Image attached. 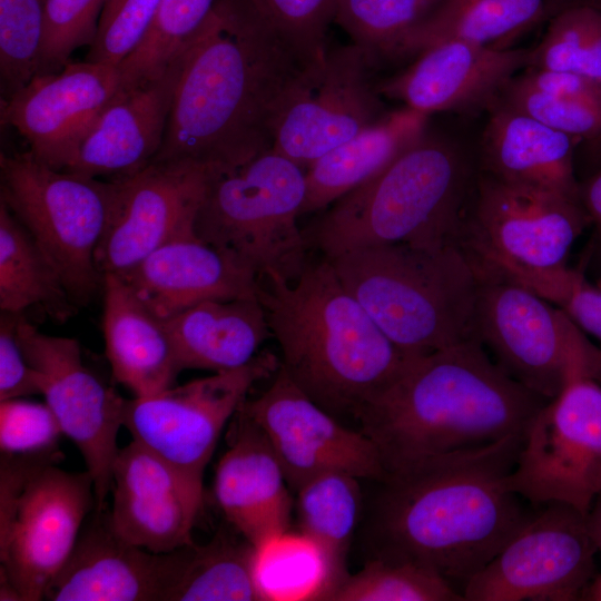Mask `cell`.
Wrapping results in <instances>:
<instances>
[{"label": "cell", "mask_w": 601, "mask_h": 601, "mask_svg": "<svg viewBox=\"0 0 601 601\" xmlns=\"http://www.w3.org/2000/svg\"><path fill=\"white\" fill-rule=\"evenodd\" d=\"M312 62L248 0H217L183 49L164 142L152 162L185 161L219 176L272 150Z\"/></svg>", "instance_id": "cell-1"}, {"label": "cell", "mask_w": 601, "mask_h": 601, "mask_svg": "<svg viewBox=\"0 0 601 601\" xmlns=\"http://www.w3.org/2000/svg\"><path fill=\"white\" fill-rule=\"evenodd\" d=\"M523 436L388 472L374 503L373 558L430 569L462 593L532 513L508 484Z\"/></svg>", "instance_id": "cell-2"}, {"label": "cell", "mask_w": 601, "mask_h": 601, "mask_svg": "<svg viewBox=\"0 0 601 601\" xmlns=\"http://www.w3.org/2000/svg\"><path fill=\"white\" fill-rule=\"evenodd\" d=\"M548 401L470 337L414 359L358 420L388 473L523 435Z\"/></svg>", "instance_id": "cell-3"}, {"label": "cell", "mask_w": 601, "mask_h": 601, "mask_svg": "<svg viewBox=\"0 0 601 601\" xmlns=\"http://www.w3.org/2000/svg\"><path fill=\"white\" fill-rule=\"evenodd\" d=\"M257 296L279 345L280 366L334 416L358 418L417 358L387 338L325 257L308 263L294 282L260 279Z\"/></svg>", "instance_id": "cell-4"}, {"label": "cell", "mask_w": 601, "mask_h": 601, "mask_svg": "<svg viewBox=\"0 0 601 601\" xmlns=\"http://www.w3.org/2000/svg\"><path fill=\"white\" fill-rule=\"evenodd\" d=\"M479 170L453 142L426 130L304 228L307 247L332 258L386 244L460 246Z\"/></svg>", "instance_id": "cell-5"}, {"label": "cell", "mask_w": 601, "mask_h": 601, "mask_svg": "<svg viewBox=\"0 0 601 601\" xmlns=\"http://www.w3.org/2000/svg\"><path fill=\"white\" fill-rule=\"evenodd\" d=\"M327 259L348 293L406 355L421 357L476 337L480 276L461 246L386 244Z\"/></svg>", "instance_id": "cell-6"}, {"label": "cell", "mask_w": 601, "mask_h": 601, "mask_svg": "<svg viewBox=\"0 0 601 601\" xmlns=\"http://www.w3.org/2000/svg\"><path fill=\"white\" fill-rule=\"evenodd\" d=\"M60 455L1 453V600L45 599L96 506L90 473L59 469Z\"/></svg>", "instance_id": "cell-7"}, {"label": "cell", "mask_w": 601, "mask_h": 601, "mask_svg": "<svg viewBox=\"0 0 601 601\" xmlns=\"http://www.w3.org/2000/svg\"><path fill=\"white\" fill-rule=\"evenodd\" d=\"M305 194V169L268 150L210 181L195 233L235 257L258 280L278 276L294 282L308 264L297 224Z\"/></svg>", "instance_id": "cell-8"}, {"label": "cell", "mask_w": 601, "mask_h": 601, "mask_svg": "<svg viewBox=\"0 0 601 601\" xmlns=\"http://www.w3.org/2000/svg\"><path fill=\"white\" fill-rule=\"evenodd\" d=\"M3 201L56 267L71 300L85 306L102 285L96 252L116 180L55 169L29 151L0 156Z\"/></svg>", "instance_id": "cell-9"}, {"label": "cell", "mask_w": 601, "mask_h": 601, "mask_svg": "<svg viewBox=\"0 0 601 601\" xmlns=\"http://www.w3.org/2000/svg\"><path fill=\"white\" fill-rule=\"evenodd\" d=\"M474 332L510 377L546 400L574 377L601 383V348L562 309L518 283L480 274Z\"/></svg>", "instance_id": "cell-10"}, {"label": "cell", "mask_w": 601, "mask_h": 601, "mask_svg": "<svg viewBox=\"0 0 601 601\" xmlns=\"http://www.w3.org/2000/svg\"><path fill=\"white\" fill-rule=\"evenodd\" d=\"M588 226L579 200L479 170L460 246L479 273L558 269Z\"/></svg>", "instance_id": "cell-11"}, {"label": "cell", "mask_w": 601, "mask_h": 601, "mask_svg": "<svg viewBox=\"0 0 601 601\" xmlns=\"http://www.w3.org/2000/svg\"><path fill=\"white\" fill-rule=\"evenodd\" d=\"M535 508L568 504L588 515L601 494V383L579 376L528 425L508 477Z\"/></svg>", "instance_id": "cell-12"}, {"label": "cell", "mask_w": 601, "mask_h": 601, "mask_svg": "<svg viewBox=\"0 0 601 601\" xmlns=\"http://www.w3.org/2000/svg\"><path fill=\"white\" fill-rule=\"evenodd\" d=\"M464 587V601H575L595 577L587 515L563 503L538 506Z\"/></svg>", "instance_id": "cell-13"}, {"label": "cell", "mask_w": 601, "mask_h": 601, "mask_svg": "<svg viewBox=\"0 0 601 601\" xmlns=\"http://www.w3.org/2000/svg\"><path fill=\"white\" fill-rule=\"evenodd\" d=\"M280 362L258 353L248 364L171 386L148 397L127 400L122 426L132 440L179 470L203 479L217 441L259 381Z\"/></svg>", "instance_id": "cell-14"}, {"label": "cell", "mask_w": 601, "mask_h": 601, "mask_svg": "<svg viewBox=\"0 0 601 601\" xmlns=\"http://www.w3.org/2000/svg\"><path fill=\"white\" fill-rule=\"evenodd\" d=\"M16 334L29 364L41 376L47 405L83 457L93 481L95 510L102 511L112 487L127 400L83 364L75 338L45 334L23 314H17Z\"/></svg>", "instance_id": "cell-15"}, {"label": "cell", "mask_w": 601, "mask_h": 601, "mask_svg": "<svg viewBox=\"0 0 601 601\" xmlns=\"http://www.w3.org/2000/svg\"><path fill=\"white\" fill-rule=\"evenodd\" d=\"M378 66L358 46L327 49L304 71L285 109L273 150L306 169L386 112Z\"/></svg>", "instance_id": "cell-16"}, {"label": "cell", "mask_w": 601, "mask_h": 601, "mask_svg": "<svg viewBox=\"0 0 601 601\" xmlns=\"http://www.w3.org/2000/svg\"><path fill=\"white\" fill-rule=\"evenodd\" d=\"M239 408L265 434L294 491L328 472L376 482L387 474L373 441L362 431L343 426L311 400L282 366L266 391L245 400Z\"/></svg>", "instance_id": "cell-17"}, {"label": "cell", "mask_w": 601, "mask_h": 601, "mask_svg": "<svg viewBox=\"0 0 601 601\" xmlns=\"http://www.w3.org/2000/svg\"><path fill=\"white\" fill-rule=\"evenodd\" d=\"M216 176L195 164L164 161L116 180L115 203L96 252L101 276L125 273L160 246L196 235L198 209Z\"/></svg>", "instance_id": "cell-18"}, {"label": "cell", "mask_w": 601, "mask_h": 601, "mask_svg": "<svg viewBox=\"0 0 601 601\" xmlns=\"http://www.w3.org/2000/svg\"><path fill=\"white\" fill-rule=\"evenodd\" d=\"M119 87L118 66L69 61L1 99V124L23 137L36 159L62 170Z\"/></svg>", "instance_id": "cell-19"}, {"label": "cell", "mask_w": 601, "mask_h": 601, "mask_svg": "<svg viewBox=\"0 0 601 601\" xmlns=\"http://www.w3.org/2000/svg\"><path fill=\"white\" fill-rule=\"evenodd\" d=\"M111 491L108 521L121 540L154 553L195 543L193 528L203 506V479L132 440L119 449Z\"/></svg>", "instance_id": "cell-20"}, {"label": "cell", "mask_w": 601, "mask_h": 601, "mask_svg": "<svg viewBox=\"0 0 601 601\" xmlns=\"http://www.w3.org/2000/svg\"><path fill=\"white\" fill-rule=\"evenodd\" d=\"M190 545V544H189ZM188 545L154 553L121 540L95 510L68 560L48 585L51 601H167Z\"/></svg>", "instance_id": "cell-21"}, {"label": "cell", "mask_w": 601, "mask_h": 601, "mask_svg": "<svg viewBox=\"0 0 601 601\" xmlns=\"http://www.w3.org/2000/svg\"><path fill=\"white\" fill-rule=\"evenodd\" d=\"M531 49L491 48L462 40L432 45L401 73L378 83L383 97L430 116L492 107L526 68Z\"/></svg>", "instance_id": "cell-22"}, {"label": "cell", "mask_w": 601, "mask_h": 601, "mask_svg": "<svg viewBox=\"0 0 601 601\" xmlns=\"http://www.w3.org/2000/svg\"><path fill=\"white\" fill-rule=\"evenodd\" d=\"M181 52L159 76L120 88L62 170L119 180L150 165L164 142Z\"/></svg>", "instance_id": "cell-23"}, {"label": "cell", "mask_w": 601, "mask_h": 601, "mask_svg": "<svg viewBox=\"0 0 601 601\" xmlns=\"http://www.w3.org/2000/svg\"><path fill=\"white\" fill-rule=\"evenodd\" d=\"M228 436L216 467L215 500L234 530L257 548L288 531L289 486L265 434L240 408Z\"/></svg>", "instance_id": "cell-24"}, {"label": "cell", "mask_w": 601, "mask_h": 601, "mask_svg": "<svg viewBox=\"0 0 601 601\" xmlns=\"http://www.w3.org/2000/svg\"><path fill=\"white\" fill-rule=\"evenodd\" d=\"M159 318L208 299L258 297L257 276L197 235L171 240L118 275Z\"/></svg>", "instance_id": "cell-25"}, {"label": "cell", "mask_w": 601, "mask_h": 601, "mask_svg": "<svg viewBox=\"0 0 601 601\" xmlns=\"http://www.w3.org/2000/svg\"><path fill=\"white\" fill-rule=\"evenodd\" d=\"M102 332L115 380L135 397L165 391L183 371L164 319L115 274L102 276Z\"/></svg>", "instance_id": "cell-26"}, {"label": "cell", "mask_w": 601, "mask_h": 601, "mask_svg": "<svg viewBox=\"0 0 601 601\" xmlns=\"http://www.w3.org/2000/svg\"><path fill=\"white\" fill-rule=\"evenodd\" d=\"M491 111L479 169L504 181L580 201L573 161L575 138L499 102Z\"/></svg>", "instance_id": "cell-27"}, {"label": "cell", "mask_w": 601, "mask_h": 601, "mask_svg": "<svg viewBox=\"0 0 601 601\" xmlns=\"http://www.w3.org/2000/svg\"><path fill=\"white\" fill-rule=\"evenodd\" d=\"M164 322L183 370L242 367L272 336L258 297L204 300Z\"/></svg>", "instance_id": "cell-28"}, {"label": "cell", "mask_w": 601, "mask_h": 601, "mask_svg": "<svg viewBox=\"0 0 601 601\" xmlns=\"http://www.w3.org/2000/svg\"><path fill=\"white\" fill-rule=\"evenodd\" d=\"M427 118L406 106L386 112L311 164L300 216L328 207L385 169L426 132Z\"/></svg>", "instance_id": "cell-29"}, {"label": "cell", "mask_w": 601, "mask_h": 601, "mask_svg": "<svg viewBox=\"0 0 601 601\" xmlns=\"http://www.w3.org/2000/svg\"><path fill=\"white\" fill-rule=\"evenodd\" d=\"M558 10L556 0H442L407 38L400 59L444 40L503 49Z\"/></svg>", "instance_id": "cell-30"}, {"label": "cell", "mask_w": 601, "mask_h": 601, "mask_svg": "<svg viewBox=\"0 0 601 601\" xmlns=\"http://www.w3.org/2000/svg\"><path fill=\"white\" fill-rule=\"evenodd\" d=\"M33 307L66 321L76 305L51 260L0 200V308L23 314Z\"/></svg>", "instance_id": "cell-31"}, {"label": "cell", "mask_w": 601, "mask_h": 601, "mask_svg": "<svg viewBox=\"0 0 601 601\" xmlns=\"http://www.w3.org/2000/svg\"><path fill=\"white\" fill-rule=\"evenodd\" d=\"M358 480L352 474L328 472L296 491L300 533L318 546L327 564L328 591L324 600L348 575L346 558L362 509Z\"/></svg>", "instance_id": "cell-32"}, {"label": "cell", "mask_w": 601, "mask_h": 601, "mask_svg": "<svg viewBox=\"0 0 601 601\" xmlns=\"http://www.w3.org/2000/svg\"><path fill=\"white\" fill-rule=\"evenodd\" d=\"M255 546L219 531L204 545L187 546L167 601H262L254 580Z\"/></svg>", "instance_id": "cell-33"}, {"label": "cell", "mask_w": 601, "mask_h": 601, "mask_svg": "<svg viewBox=\"0 0 601 601\" xmlns=\"http://www.w3.org/2000/svg\"><path fill=\"white\" fill-rule=\"evenodd\" d=\"M253 572L262 601L324 600L328 591L326 561L302 533L286 531L255 548Z\"/></svg>", "instance_id": "cell-34"}, {"label": "cell", "mask_w": 601, "mask_h": 601, "mask_svg": "<svg viewBox=\"0 0 601 601\" xmlns=\"http://www.w3.org/2000/svg\"><path fill=\"white\" fill-rule=\"evenodd\" d=\"M442 0H338L335 20L380 66L400 59L411 33Z\"/></svg>", "instance_id": "cell-35"}, {"label": "cell", "mask_w": 601, "mask_h": 601, "mask_svg": "<svg viewBox=\"0 0 601 601\" xmlns=\"http://www.w3.org/2000/svg\"><path fill=\"white\" fill-rule=\"evenodd\" d=\"M217 0H161L139 46L118 66L120 88L162 73L201 28Z\"/></svg>", "instance_id": "cell-36"}, {"label": "cell", "mask_w": 601, "mask_h": 601, "mask_svg": "<svg viewBox=\"0 0 601 601\" xmlns=\"http://www.w3.org/2000/svg\"><path fill=\"white\" fill-rule=\"evenodd\" d=\"M526 68L572 72L601 83V8H560L541 42L530 50Z\"/></svg>", "instance_id": "cell-37"}, {"label": "cell", "mask_w": 601, "mask_h": 601, "mask_svg": "<svg viewBox=\"0 0 601 601\" xmlns=\"http://www.w3.org/2000/svg\"><path fill=\"white\" fill-rule=\"evenodd\" d=\"M464 601L436 572L410 562L372 558L328 595L327 601Z\"/></svg>", "instance_id": "cell-38"}, {"label": "cell", "mask_w": 601, "mask_h": 601, "mask_svg": "<svg viewBox=\"0 0 601 601\" xmlns=\"http://www.w3.org/2000/svg\"><path fill=\"white\" fill-rule=\"evenodd\" d=\"M47 0H0L1 99L38 75Z\"/></svg>", "instance_id": "cell-39"}, {"label": "cell", "mask_w": 601, "mask_h": 601, "mask_svg": "<svg viewBox=\"0 0 601 601\" xmlns=\"http://www.w3.org/2000/svg\"><path fill=\"white\" fill-rule=\"evenodd\" d=\"M493 275L540 295L601 343V285L591 284L581 270L569 266L550 270L505 268Z\"/></svg>", "instance_id": "cell-40"}, {"label": "cell", "mask_w": 601, "mask_h": 601, "mask_svg": "<svg viewBox=\"0 0 601 601\" xmlns=\"http://www.w3.org/2000/svg\"><path fill=\"white\" fill-rule=\"evenodd\" d=\"M496 102L574 138H601V101L544 93L515 76Z\"/></svg>", "instance_id": "cell-41"}, {"label": "cell", "mask_w": 601, "mask_h": 601, "mask_svg": "<svg viewBox=\"0 0 601 601\" xmlns=\"http://www.w3.org/2000/svg\"><path fill=\"white\" fill-rule=\"evenodd\" d=\"M106 0H47L38 75L60 71L71 53L95 40ZM37 75V76H38Z\"/></svg>", "instance_id": "cell-42"}, {"label": "cell", "mask_w": 601, "mask_h": 601, "mask_svg": "<svg viewBox=\"0 0 601 601\" xmlns=\"http://www.w3.org/2000/svg\"><path fill=\"white\" fill-rule=\"evenodd\" d=\"M279 36L309 61L321 59L338 0H248Z\"/></svg>", "instance_id": "cell-43"}, {"label": "cell", "mask_w": 601, "mask_h": 601, "mask_svg": "<svg viewBox=\"0 0 601 601\" xmlns=\"http://www.w3.org/2000/svg\"><path fill=\"white\" fill-rule=\"evenodd\" d=\"M161 0H106L86 60L119 66L141 42Z\"/></svg>", "instance_id": "cell-44"}, {"label": "cell", "mask_w": 601, "mask_h": 601, "mask_svg": "<svg viewBox=\"0 0 601 601\" xmlns=\"http://www.w3.org/2000/svg\"><path fill=\"white\" fill-rule=\"evenodd\" d=\"M61 427L47 403L11 398L0 401L1 453L18 455L57 451Z\"/></svg>", "instance_id": "cell-45"}, {"label": "cell", "mask_w": 601, "mask_h": 601, "mask_svg": "<svg viewBox=\"0 0 601 601\" xmlns=\"http://www.w3.org/2000/svg\"><path fill=\"white\" fill-rule=\"evenodd\" d=\"M17 314L0 319V401L41 394V376L29 364L16 334Z\"/></svg>", "instance_id": "cell-46"}, {"label": "cell", "mask_w": 601, "mask_h": 601, "mask_svg": "<svg viewBox=\"0 0 601 601\" xmlns=\"http://www.w3.org/2000/svg\"><path fill=\"white\" fill-rule=\"evenodd\" d=\"M518 78L544 93L601 101V83L577 73L526 68Z\"/></svg>", "instance_id": "cell-47"}, {"label": "cell", "mask_w": 601, "mask_h": 601, "mask_svg": "<svg viewBox=\"0 0 601 601\" xmlns=\"http://www.w3.org/2000/svg\"><path fill=\"white\" fill-rule=\"evenodd\" d=\"M580 203L593 227L590 259L601 270V170L580 185Z\"/></svg>", "instance_id": "cell-48"}, {"label": "cell", "mask_w": 601, "mask_h": 601, "mask_svg": "<svg viewBox=\"0 0 601 601\" xmlns=\"http://www.w3.org/2000/svg\"><path fill=\"white\" fill-rule=\"evenodd\" d=\"M587 521L598 552L601 554V494L594 500L587 515Z\"/></svg>", "instance_id": "cell-49"}, {"label": "cell", "mask_w": 601, "mask_h": 601, "mask_svg": "<svg viewBox=\"0 0 601 601\" xmlns=\"http://www.w3.org/2000/svg\"><path fill=\"white\" fill-rule=\"evenodd\" d=\"M582 600L601 601V574H598L585 589Z\"/></svg>", "instance_id": "cell-50"}, {"label": "cell", "mask_w": 601, "mask_h": 601, "mask_svg": "<svg viewBox=\"0 0 601 601\" xmlns=\"http://www.w3.org/2000/svg\"><path fill=\"white\" fill-rule=\"evenodd\" d=\"M601 139V138H600Z\"/></svg>", "instance_id": "cell-51"}, {"label": "cell", "mask_w": 601, "mask_h": 601, "mask_svg": "<svg viewBox=\"0 0 601 601\" xmlns=\"http://www.w3.org/2000/svg\"><path fill=\"white\" fill-rule=\"evenodd\" d=\"M601 1V0H600Z\"/></svg>", "instance_id": "cell-52"}]
</instances>
